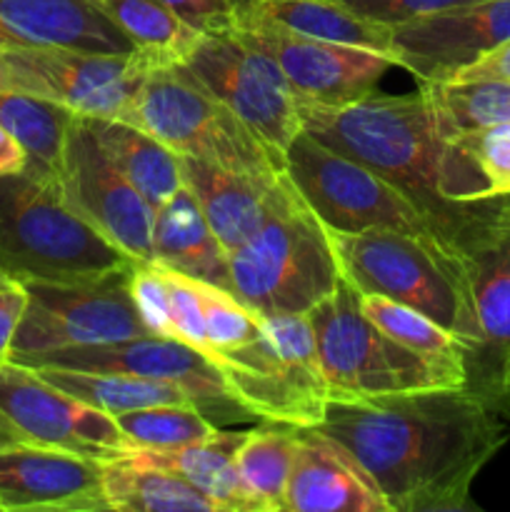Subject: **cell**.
<instances>
[{"label": "cell", "instance_id": "cell-27", "mask_svg": "<svg viewBox=\"0 0 510 512\" xmlns=\"http://www.w3.org/2000/svg\"><path fill=\"white\" fill-rule=\"evenodd\" d=\"M85 118V115H83ZM90 130L103 145L105 153L113 158L120 173L138 188V193L155 210L168 203L183 188V170L180 155L173 153L165 143L145 133L143 128L125 120L113 118H85Z\"/></svg>", "mask_w": 510, "mask_h": 512}, {"label": "cell", "instance_id": "cell-34", "mask_svg": "<svg viewBox=\"0 0 510 512\" xmlns=\"http://www.w3.org/2000/svg\"><path fill=\"white\" fill-rule=\"evenodd\" d=\"M360 310L365 313V318L373 320L383 333H388L405 348L415 350L425 358L443 360V363L468 365V345L428 315L373 293L360 295Z\"/></svg>", "mask_w": 510, "mask_h": 512}, {"label": "cell", "instance_id": "cell-44", "mask_svg": "<svg viewBox=\"0 0 510 512\" xmlns=\"http://www.w3.org/2000/svg\"><path fill=\"white\" fill-rule=\"evenodd\" d=\"M18 443H30V440L25 438V435L20 433L18 425H15L13 420H10L8 415L0 410V450L13 448V445H18Z\"/></svg>", "mask_w": 510, "mask_h": 512}, {"label": "cell", "instance_id": "cell-14", "mask_svg": "<svg viewBox=\"0 0 510 512\" xmlns=\"http://www.w3.org/2000/svg\"><path fill=\"white\" fill-rule=\"evenodd\" d=\"M63 198L85 223L135 263H155V208L120 173L83 115H75L58 175Z\"/></svg>", "mask_w": 510, "mask_h": 512}, {"label": "cell", "instance_id": "cell-33", "mask_svg": "<svg viewBox=\"0 0 510 512\" xmlns=\"http://www.w3.org/2000/svg\"><path fill=\"white\" fill-rule=\"evenodd\" d=\"M95 3L128 35L135 50L153 65L180 63L200 38L163 0H95Z\"/></svg>", "mask_w": 510, "mask_h": 512}, {"label": "cell", "instance_id": "cell-21", "mask_svg": "<svg viewBox=\"0 0 510 512\" xmlns=\"http://www.w3.org/2000/svg\"><path fill=\"white\" fill-rule=\"evenodd\" d=\"M13 48L135 53L128 35L95 0H0V50Z\"/></svg>", "mask_w": 510, "mask_h": 512}, {"label": "cell", "instance_id": "cell-10", "mask_svg": "<svg viewBox=\"0 0 510 512\" xmlns=\"http://www.w3.org/2000/svg\"><path fill=\"white\" fill-rule=\"evenodd\" d=\"M180 65L238 115L285 170V153L303 128L298 100L273 55L238 28L200 35Z\"/></svg>", "mask_w": 510, "mask_h": 512}, {"label": "cell", "instance_id": "cell-26", "mask_svg": "<svg viewBox=\"0 0 510 512\" xmlns=\"http://www.w3.org/2000/svg\"><path fill=\"white\" fill-rule=\"evenodd\" d=\"M250 25L390 53L388 25L360 18L340 0H253L243 28Z\"/></svg>", "mask_w": 510, "mask_h": 512}, {"label": "cell", "instance_id": "cell-13", "mask_svg": "<svg viewBox=\"0 0 510 512\" xmlns=\"http://www.w3.org/2000/svg\"><path fill=\"white\" fill-rule=\"evenodd\" d=\"M13 90L40 95L85 118L128 123L145 73L153 68L135 50L130 55L80 53L65 48L3 50Z\"/></svg>", "mask_w": 510, "mask_h": 512}, {"label": "cell", "instance_id": "cell-6", "mask_svg": "<svg viewBox=\"0 0 510 512\" xmlns=\"http://www.w3.org/2000/svg\"><path fill=\"white\" fill-rule=\"evenodd\" d=\"M328 235L340 273L360 295H383L428 315L458 335L473 358L478 330L463 270L445 245L398 230H328Z\"/></svg>", "mask_w": 510, "mask_h": 512}, {"label": "cell", "instance_id": "cell-22", "mask_svg": "<svg viewBox=\"0 0 510 512\" xmlns=\"http://www.w3.org/2000/svg\"><path fill=\"white\" fill-rule=\"evenodd\" d=\"M440 198L463 218L490 205H510V123L443 140Z\"/></svg>", "mask_w": 510, "mask_h": 512}, {"label": "cell", "instance_id": "cell-42", "mask_svg": "<svg viewBox=\"0 0 510 512\" xmlns=\"http://www.w3.org/2000/svg\"><path fill=\"white\" fill-rule=\"evenodd\" d=\"M473 388L488 398V403L498 410L500 418L510 420V345H505L493 368Z\"/></svg>", "mask_w": 510, "mask_h": 512}, {"label": "cell", "instance_id": "cell-12", "mask_svg": "<svg viewBox=\"0 0 510 512\" xmlns=\"http://www.w3.org/2000/svg\"><path fill=\"white\" fill-rule=\"evenodd\" d=\"M28 368L85 370V373H125L150 380L183 385L193 395L195 405L208 418L220 423L258 420L230 395L225 375L213 358L190 348L178 338L138 335L115 343L80 345V348L48 350V353L8 358Z\"/></svg>", "mask_w": 510, "mask_h": 512}, {"label": "cell", "instance_id": "cell-24", "mask_svg": "<svg viewBox=\"0 0 510 512\" xmlns=\"http://www.w3.org/2000/svg\"><path fill=\"white\" fill-rule=\"evenodd\" d=\"M153 253L155 263L163 268L233 293L228 250L215 238L198 200L185 185L155 210Z\"/></svg>", "mask_w": 510, "mask_h": 512}, {"label": "cell", "instance_id": "cell-41", "mask_svg": "<svg viewBox=\"0 0 510 512\" xmlns=\"http://www.w3.org/2000/svg\"><path fill=\"white\" fill-rule=\"evenodd\" d=\"M28 305V290L23 283H10L0 288V360L10 358L15 330L23 320Z\"/></svg>", "mask_w": 510, "mask_h": 512}, {"label": "cell", "instance_id": "cell-11", "mask_svg": "<svg viewBox=\"0 0 510 512\" xmlns=\"http://www.w3.org/2000/svg\"><path fill=\"white\" fill-rule=\"evenodd\" d=\"M133 265L80 283H23L28 305L10 358L150 335L130 295Z\"/></svg>", "mask_w": 510, "mask_h": 512}, {"label": "cell", "instance_id": "cell-46", "mask_svg": "<svg viewBox=\"0 0 510 512\" xmlns=\"http://www.w3.org/2000/svg\"><path fill=\"white\" fill-rule=\"evenodd\" d=\"M10 283H15V280L10 278V275H5L3 270H0V288H5V285H10Z\"/></svg>", "mask_w": 510, "mask_h": 512}, {"label": "cell", "instance_id": "cell-31", "mask_svg": "<svg viewBox=\"0 0 510 512\" xmlns=\"http://www.w3.org/2000/svg\"><path fill=\"white\" fill-rule=\"evenodd\" d=\"M443 140L468 130L510 123V80H435L420 83Z\"/></svg>", "mask_w": 510, "mask_h": 512}, {"label": "cell", "instance_id": "cell-9", "mask_svg": "<svg viewBox=\"0 0 510 512\" xmlns=\"http://www.w3.org/2000/svg\"><path fill=\"white\" fill-rule=\"evenodd\" d=\"M285 175L328 230H398L445 245L428 215L398 185L318 143L305 130L295 135L285 153Z\"/></svg>", "mask_w": 510, "mask_h": 512}, {"label": "cell", "instance_id": "cell-40", "mask_svg": "<svg viewBox=\"0 0 510 512\" xmlns=\"http://www.w3.org/2000/svg\"><path fill=\"white\" fill-rule=\"evenodd\" d=\"M340 3L348 5L360 18L393 28V25L408 23V20L445 13V10L463 8V5L480 3V0H340Z\"/></svg>", "mask_w": 510, "mask_h": 512}, {"label": "cell", "instance_id": "cell-30", "mask_svg": "<svg viewBox=\"0 0 510 512\" xmlns=\"http://www.w3.org/2000/svg\"><path fill=\"white\" fill-rule=\"evenodd\" d=\"M48 383L65 390L73 398L93 405L108 415L128 413V410L150 408V405L193 403V395L183 385L165 383V380L140 378L125 373H85V370L35 368Z\"/></svg>", "mask_w": 510, "mask_h": 512}, {"label": "cell", "instance_id": "cell-4", "mask_svg": "<svg viewBox=\"0 0 510 512\" xmlns=\"http://www.w3.org/2000/svg\"><path fill=\"white\" fill-rule=\"evenodd\" d=\"M233 295L268 315H305L328 298L340 265L328 228L285 175L270 213L243 245L228 253Z\"/></svg>", "mask_w": 510, "mask_h": 512}, {"label": "cell", "instance_id": "cell-23", "mask_svg": "<svg viewBox=\"0 0 510 512\" xmlns=\"http://www.w3.org/2000/svg\"><path fill=\"white\" fill-rule=\"evenodd\" d=\"M180 170L185 188L198 200L210 230L228 253L258 230L285 183V173L275 180L248 178L190 155H180Z\"/></svg>", "mask_w": 510, "mask_h": 512}, {"label": "cell", "instance_id": "cell-25", "mask_svg": "<svg viewBox=\"0 0 510 512\" xmlns=\"http://www.w3.org/2000/svg\"><path fill=\"white\" fill-rule=\"evenodd\" d=\"M245 433L240 430H218L210 438L198 443L180 445L168 450H133L130 458L143 460L148 465L170 470L203 490L208 498L223 508V512H260L258 503L245 488L238 473V450L245 443Z\"/></svg>", "mask_w": 510, "mask_h": 512}, {"label": "cell", "instance_id": "cell-15", "mask_svg": "<svg viewBox=\"0 0 510 512\" xmlns=\"http://www.w3.org/2000/svg\"><path fill=\"white\" fill-rule=\"evenodd\" d=\"M0 410L30 443L100 463L128 458L135 450L113 415L55 388L38 370L15 360H0Z\"/></svg>", "mask_w": 510, "mask_h": 512}, {"label": "cell", "instance_id": "cell-1", "mask_svg": "<svg viewBox=\"0 0 510 512\" xmlns=\"http://www.w3.org/2000/svg\"><path fill=\"white\" fill-rule=\"evenodd\" d=\"M318 430L353 453L390 512L473 510L475 478L508 443L500 413L470 383L328 400Z\"/></svg>", "mask_w": 510, "mask_h": 512}, {"label": "cell", "instance_id": "cell-7", "mask_svg": "<svg viewBox=\"0 0 510 512\" xmlns=\"http://www.w3.org/2000/svg\"><path fill=\"white\" fill-rule=\"evenodd\" d=\"M128 123L143 128L173 153L210 160L248 178L275 180L285 173L248 125L180 63L153 65L145 73Z\"/></svg>", "mask_w": 510, "mask_h": 512}, {"label": "cell", "instance_id": "cell-35", "mask_svg": "<svg viewBox=\"0 0 510 512\" xmlns=\"http://www.w3.org/2000/svg\"><path fill=\"white\" fill-rule=\"evenodd\" d=\"M113 418L135 450L180 448L218 433L213 420L193 403L150 405Z\"/></svg>", "mask_w": 510, "mask_h": 512}, {"label": "cell", "instance_id": "cell-20", "mask_svg": "<svg viewBox=\"0 0 510 512\" xmlns=\"http://www.w3.org/2000/svg\"><path fill=\"white\" fill-rule=\"evenodd\" d=\"M285 512H390L345 445L318 428H298Z\"/></svg>", "mask_w": 510, "mask_h": 512}, {"label": "cell", "instance_id": "cell-28", "mask_svg": "<svg viewBox=\"0 0 510 512\" xmlns=\"http://www.w3.org/2000/svg\"><path fill=\"white\" fill-rule=\"evenodd\" d=\"M103 493L110 510L118 512H223L180 475L130 455L103 460Z\"/></svg>", "mask_w": 510, "mask_h": 512}, {"label": "cell", "instance_id": "cell-8", "mask_svg": "<svg viewBox=\"0 0 510 512\" xmlns=\"http://www.w3.org/2000/svg\"><path fill=\"white\" fill-rule=\"evenodd\" d=\"M230 395L258 420L318 428L328 408L313 325L305 315H268L248 345L215 355Z\"/></svg>", "mask_w": 510, "mask_h": 512}, {"label": "cell", "instance_id": "cell-5", "mask_svg": "<svg viewBox=\"0 0 510 512\" xmlns=\"http://www.w3.org/2000/svg\"><path fill=\"white\" fill-rule=\"evenodd\" d=\"M308 318L330 400L468 385V365L425 358L365 318L360 293L343 273L333 293L308 310Z\"/></svg>", "mask_w": 510, "mask_h": 512}, {"label": "cell", "instance_id": "cell-3", "mask_svg": "<svg viewBox=\"0 0 510 512\" xmlns=\"http://www.w3.org/2000/svg\"><path fill=\"white\" fill-rule=\"evenodd\" d=\"M130 263L65 203L58 180L0 173V270L15 283H80Z\"/></svg>", "mask_w": 510, "mask_h": 512}, {"label": "cell", "instance_id": "cell-16", "mask_svg": "<svg viewBox=\"0 0 510 512\" xmlns=\"http://www.w3.org/2000/svg\"><path fill=\"white\" fill-rule=\"evenodd\" d=\"M510 38V0H480L390 28L395 65L420 83L450 80Z\"/></svg>", "mask_w": 510, "mask_h": 512}, {"label": "cell", "instance_id": "cell-32", "mask_svg": "<svg viewBox=\"0 0 510 512\" xmlns=\"http://www.w3.org/2000/svg\"><path fill=\"white\" fill-rule=\"evenodd\" d=\"M298 428L270 423L248 430L238 450V473L260 512H285V485L295 458Z\"/></svg>", "mask_w": 510, "mask_h": 512}, {"label": "cell", "instance_id": "cell-29", "mask_svg": "<svg viewBox=\"0 0 510 512\" xmlns=\"http://www.w3.org/2000/svg\"><path fill=\"white\" fill-rule=\"evenodd\" d=\"M73 118V110L40 95L20 90L0 93V125L23 150L25 170L40 178L58 180L65 138Z\"/></svg>", "mask_w": 510, "mask_h": 512}, {"label": "cell", "instance_id": "cell-37", "mask_svg": "<svg viewBox=\"0 0 510 512\" xmlns=\"http://www.w3.org/2000/svg\"><path fill=\"white\" fill-rule=\"evenodd\" d=\"M163 268V265H160ZM165 283L170 290V315H173V338L183 340L190 348L200 350L210 358L208 330H205L203 300H200L198 283L178 270L163 268Z\"/></svg>", "mask_w": 510, "mask_h": 512}, {"label": "cell", "instance_id": "cell-38", "mask_svg": "<svg viewBox=\"0 0 510 512\" xmlns=\"http://www.w3.org/2000/svg\"><path fill=\"white\" fill-rule=\"evenodd\" d=\"M130 295L150 335L173 338L170 290L158 263H135L130 270Z\"/></svg>", "mask_w": 510, "mask_h": 512}, {"label": "cell", "instance_id": "cell-17", "mask_svg": "<svg viewBox=\"0 0 510 512\" xmlns=\"http://www.w3.org/2000/svg\"><path fill=\"white\" fill-rule=\"evenodd\" d=\"M240 30L273 55L295 100L308 103L345 105L368 98L395 65L393 55L383 50L303 38L265 25Z\"/></svg>", "mask_w": 510, "mask_h": 512}, {"label": "cell", "instance_id": "cell-36", "mask_svg": "<svg viewBox=\"0 0 510 512\" xmlns=\"http://www.w3.org/2000/svg\"><path fill=\"white\" fill-rule=\"evenodd\" d=\"M195 283H198L200 300H203L210 358L215 360V355L253 343L263 333V315H258L248 305L240 303L230 290H223L210 283H200V280H195Z\"/></svg>", "mask_w": 510, "mask_h": 512}, {"label": "cell", "instance_id": "cell-47", "mask_svg": "<svg viewBox=\"0 0 510 512\" xmlns=\"http://www.w3.org/2000/svg\"><path fill=\"white\" fill-rule=\"evenodd\" d=\"M0 512H3V508H0Z\"/></svg>", "mask_w": 510, "mask_h": 512}, {"label": "cell", "instance_id": "cell-45", "mask_svg": "<svg viewBox=\"0 0 510 512\" xmlns=\"http://www.w3.org/2000/svg\"><path fill=\"white\" fill-rule=\"evenodd\" d=\"M3 90H13V83H10V70H8V63H5V55L3 50H0V93Z\"/></svg>", "mask_w": 510, "mask_h": 512}, {"label": "cell", "instance_id": "cell-2", "mask_svg": "<svg viewBox=\"0 0 510 512\" xmlns=\"http://www.w3.org/2000/svg\"><path fill=\"white\" fill-rule=\"evenodd\" d=\"M298 115L300 128L310 138L398 185L428 215L455 255L458 235L478 213L463 218L440 198L443 138L435 130L423 90L410 95L373 93L345 105L298 100Z\"/></svg>", "mask_w": 510, "mask_h": 512}, {"label": "cell", "instance_id": "cell-18", "mask_svg": "<svg viewBox=\"0 0 510 512\" xmlns=\"http://www.w3.org/2000/svg\"><path fill=\"white\" fill-rule=\"evenodd\" d=\"M455 255L478 330V350L468 368L478 363L488 373L510 345V205L480 210L458 235Z\"/></svg>", "mask_w": 510, "mask_h": 512}, {"label": "cell", "instance_id": "cell-19", "mask_svg": "<svg viewBox=\"0 0 510 512\" xmlns=\"http://www.w3.org/2000/svg\"><path fill=\"white\" fill-rule=\"evenodd\" d=\"M0 508L108 512L103 463L38 443L0 450Z\"/></svg>", "mask_w": 510, "mask_h": 512}, {"label": "cell", "instance_id": "cell-39", "mask_svg": "<svg viewBox=\"0 0 510 512\" xmlns=\"http://www.w3.org/2000/svg\"><path fill=\"white\" fill-rule=\"evenodd\" d=\"M190 30L218 35L243 28L253 0H163Z\"/></svg>", "mask_w": 510, "mask_h": 512}, {"label": "cell", "instance_id": "cell-43", "mask_svg": "<svg viewBox=\"0 0 510 512\" xmlns=\"http://www.w3.org/2000/svg\"><path fill=\"white\" fill-rule=\"evenodd\" d=\"M480 78H495V80H510V38L500 43L498 48L490 50L473 65L460 70L455 78L450 80H480Z\"/></svg>", "mask_w": 510, "mask_h": 512}]
</instances>
